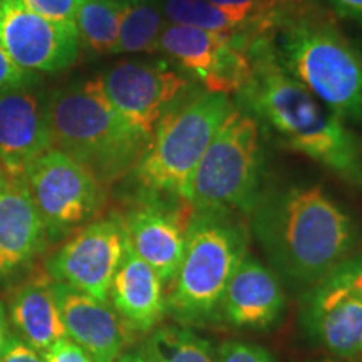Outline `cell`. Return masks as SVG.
Here are the masks:
<instances>
[{"mask_svg":"<svg viewBox=\"0 0 362 362\" xmlns=\"http://www.w3.org/2000/svg\"><path fill=\"white\" fill-rule=\"evenodd\" d=\"M270 269L305 293L359 248V226L327 189L310 181H267L247 215Z\"/></svg>","mask_w":362,"mask_h":362,"instance_id":"cell-1","label":"cell"},{"mask_svg":"<svg viewBox=\"0 0 362 362\" xmlns=\"http://www.w3.org/2000/svg\"><path fill=\"white\" fill-rule=\"evenodd\" d=\"M250 74L235 104L280 143L362 189V138L284 69L272 39L248 47Z\"/></svg>","mask_w":362,"mask_h":362,"instance_id":"cell-2","label":"cell"},{"mask_svg":"<svg viewBox=\"0 0 362 362\" xmlns=\"http://www.w3.org/2000/svg\"><path fill=\"white\" fill-rule=\"evenodd\" d=\"M280 64L344 123H362V51L325 6L282 22L272 35Z\"/></svg>","mask_w":362,"mask_h":362,"instance_id":"cell-3","label":"cell"},{"mask_svg":"<svg viewBox=\"0 0 362 362\" xmlns=\"http://www.w3.org/2000/svg\"><path fill=\"white\" fill-rule=\"evenodd\" d=\"M247 216L192 211L178 274L168 287L166 314L185 327L220 324V304L235 270L250 252Z\"/></svg>","mask_w":362,"mask_h":362,"instance_id":"cell-4","label":"cell"},{"mask_svg":"<svg viewBox=\"0 0 362 362\" xmlns=\"http://www.w3.org/2000/svg\"><path fill=\"white\" fill-rule=\"evenodd\" d=\"M52 148L83 165L104 187L131 175L149 138L117 112L94 79L49 94Z\"/></svg>","mask_w":362,"mask_h":362,"instance_id":"cell-5","label":"cell"},{"mask_svg":"<svg viewBox=\"0 0 362 362\" xmlns=\"http://www.w3.org/2000/svg\"><path fill=\"white\" fill-rule=\"evenodd\" d=\"M233 106L226 94L203 90L166 112L131 171L138 197L185 202L198 163Z\"/></svg>","mask_w":362,"mask_h":362,"instance_id":"cell-6","label":"cell"},{"mask_svg":"<svg viewBox=\"0 0 362 362\" xmlns=\"http://www.w3.org/2000/svg\"><path fill=\"white\" fill-rule=\"evenodd\" d=\"M267 183V133L237 104L216 131L189 180L192 211L247 216Z\"/></svg>","mask_w":362,"mask_h":362,"instance_id":"cell-7","label":"cell"},{"mask_svg":"<svg viewBox=\"0 0 362 362\" xmlns=\"http://www.w3.org/2000/svg\"><path fill=\"white\" fill-rule=\"evenodd\" d=\"M24 178L49 243L62 242L98 220L106 206L107 188L56 148L39 156L27 168Z\"/></svg>","mask_w":362,"mask_h":362,"instance_id":"cell-8","label":"cell"},{"mask_svg":"<svg viewBox=\"0 0 362 362\" xmlns=\"http://www.w3.org/2000/svg\"><path fill=\"white\" fill-rule=\"evenodd\" d=\"M115 110L139 133L151 138L161 117L188 98L197 84L168 61L131 59L94 79Z\"/></svg>","mask_w":362,"mask_h":362,"instance_id":"cell-9","label":"cell"},{"mask_svg":"<svg viewBox=\"0 0 362 362\" xmlns=\"http://www.w3.org/2000/svg\"><path fill=\"white\" fill-rule=\"evenodd\" d=\"M250 45L235 35L168 24L158 52L203 90L232 96L250 74Z\"/></svg>","mask_w":362,"mask_h":362,"instance_id":"cell-10","label":"cell"},{"mask_svg":"<svg viewBox=\"0 0 362 362\" xmlns=\"http://www.w3.org/2000/svg\"><path fill=\"white\" fill-rule=\"evenodd\" d=\"M126 247L121 216L98 218L64 240L45 262V274L52 282L110 304L111 284Z\"/></svg>","mask_w":362,"mask_h":362,"instance_id":"cell-11","label":"cell"},{"mask_svg":"<svg viewBox=\"0 0 362 362\" xmlns=\"http://www.w3.org/2000/svg\"><path fill=\"white\" fill-rule=\"evenodd\" d=\"M0 47L27 72H61L78 61L81 42L74 24L52 22L21 0H0Z\"/></svg>","mask_w":362,"mask_h":362,"instance_id":"cell-12","label":"cell"},{"mask_svg":"<svg viewBox=\"0 0 362 362\" xmlns=\"http://www.w3.org/2000/svg\"><path fill=\"white\" fill-rule=\"evenodd\" d=\"M192 208L185 202L138 197L121 216L133 250L170 287L178 274L187 245V225Z\"/></svg>","mask_w":362,"mask_h":362,"instance_id":"cell-13","label":"cell"},{"mask_svg":"<svg viewBox=\"0 0 362 362\" xmlns=\"http://www.w3.org/2000/svg\"><path fill=\"white\" fill-rule=\"evenodd\" d=\"M49 94L39 79L0 90V170L8 178L24 176L52 149Z\"/></svg>","mask_w":362,"mask_h":362,"instance_id":"cell-14","label":"cell"},{"mask_svg":"<svg viewBox=\"0 0 362 362\" xmlns=\"http://www.w3.org/2000/svg\"><path fill=\"white\" fill-rule=\"evenodd\" d=\"M67 337L96 362H116L133 341L134 330L107 302L96 300L64 284L52 282Z\"/></svg>","mask_w":362,"mask_h":362,"instance_id":"cell-15","label":"cell"},{"mask_svg":"<svg viewBox=\"0 0 362 362\" xmlns=\"http://www.w3.org/2000/svg\"><path fill=\"white\" fill-rule=\"evenodd\" d=\"M284 312L282 280L248 252L221 298L218 322L240 330H265L277 325Z\"/></svg>","mask_w":362,"mask_h":362,"instance_id":"cell-16","label":"cell"},{"mask_svg":"<svg viewBox=\"0 0 362 362\" xmlns=\"http://www.w3.org/2000/svg\"><path fill=\"white\" fill-rule=\"evenodd\" d=\"M302 324L309 336L339 357L362 354V302L324 279L302 293Z\"/></svg>","mask_w":362,"mask_h":362,"instance_id":"cell-17","label":"cell"},{"mask_svg":"<svg viewBox=\"0 0 362 362\" xmlns=\"http://www.w3.org/2000/svg\"><path fill=\"white\" fill-rule=\"evenodd\" d=\"M47 235L24 176L0 189V279L11 277L47 245Z\"/></svg>","mask_w":362,"mask_h":362,"instance_id":"cell-18","label":"cell"},{"mask_svg":"<svg viewBox=\"0 0 362 362\" xmlns=\"http://www.w3.org/2000/svg\"><path fill=\"white\" fill-rule=\"evenodd\" d=\"M110 304L134 332H153L166 315L161 279L129 242L112 279Z\"/></svg>","mask_w":362,"mask_h":362,"instance_id":"cell-19","label":"cell"},{"mask_svg":"<svg viewBox=\"0 0 362 362\" xmlns=\"http://www.w3.org/2000/svg\"><path fill=\"white\" fill-rule=\"evenodd\" d=\"M8 319L17 330V336L40 354H44L59 339L67 337L56 297L52 293V280L47 274L35 275L12 292L8 302Z\"/></svg>","mask_w":362,"mask_h":362,"instance_id":"cell-20","label":"cell"},{"mask_svg":"<svg viewBox=\"0 0 362 362\" xmlns=\"http://www.w3.org/2000/svg\"><path fill=\"white\" fill-rule=\"evenodd\" d=\"M121 4L123 13L115 54H156L163 30L168 25L161 0H121Z\"/></svg>","mask_w":362,"mask_h":362,"instance_id":"cell-21","label":"cell"},{"mask_svg":"<svg viewBox=\"0 0 362 362\" xmlns=\"http://www.w3.org/2000/svg\"><path fill=\"white\" fill-rule=\"evenodd\" d=\"M121 13V0H83L74 17L81 45L96 56L115 54Z\"/></svg>","mask_w":362,"mask_h":362,"instance_id":"cell-22","label":"cell"},{"mask_svg":"<svg viewBox=\"0 0 362 362\" xmlns=\"http://www.w3.org/2000/svg\"><path fill=\"white\" fill-rule=\"evenodd\" d=\"M144 344L161 362H218L215 347L185 325L156 327Z\"/></svg>","mask_w":362,"mask_h":362,"instance_id":"cell-23","label":"cell"},{"mask_svg":"<svg viewBox=\"0 0 362 362\" xmlns=\"http://www.w3.org/2000/svg\"><path fill=\"white\" fill-rule=\"evenodd\" d=\"M161 7L168 24L235 35L252 44V39L248 37L245 30L208 0H161Z\"/></svg>","mask_w":362,"mask_h":362,"instance_id":"cell-24","label":"cell"},{"mask_svg":"<svg viewBox=\"0 0 362 362\" xmlns=\"http://www.w3.org/2000/svg\"><path fill=\"white\" fill-rule=\"evenodd\" d=\"M226 17L245 30L252 42L272 39L279 25V16L270 0H208Z\"/></svg>","mask_w":362,"mask_h":362,"instance_id":"cell-25","label":"cell"},{"mask_svg":"<svg viewBox=\"0 0 362 362\" xmlns=\"http://www.w3.org/2000/svg\"><path fill=\"white\" fill-rule=\"evenodd\" d=\"M21 2L44 19L74 24L76 12L83 0H21Z\"/></svg>","mask_w":362,"mask_h":362,"instance_id":"cell-26","label":"cell"},{"mask_svg":"<svg viewBox=\"0 0 362 362\" xmlns=\"http://www.w3.org/2000/svg\"><path fill=\"white\" fill-rule=\"evenodd\" d=\"M325 279L332 280L349 296L362 302V253L356 252Z\"/></svg>","mask_w":362,"mask_h":362,"instance_id":"cell-27","label":"cell"},{"mask_svg":"<svg viewBox=\"0 0 362 362\" xmlns=\"http://www.w3.org/2000/svg\"><path fill=\"white\" fill-rule=\"evenodd\" d=\"M216 352L218 362H275L264 347L243 341H225Z\"/></svg>","mask_w":362,"mask_h":362,"instance_id":"cell-28","label":"cell"},{"mask_svg":"<svg viewBox=\"0 0 362 362\" xmlns=\"http://www.w3.org/2000/svg\"><path fill=\"white\" fill-rule=\"evenodd\" d=\"M0 362H44V357L21 336L8 334L0 352Z\"/></svg>","mask_w":362,"mask_h":362,"instance_id":"cell-29","label":"cell"},{"mask_svg":"<svg viewBox=\"0 0 362 362\" xmlns=\"http://www.w3.org/2000/svg\"><path fill=\"white\" fill-rule=\"evenodd\" d=\"M44 362H96L69 337L59 339L42 354Z\"/></svg>","mask_w":362,"mask_h":362,"instance_id":"cell-30","label":"cell"},{"mask_svg":"<svg viewBox=\"0 0 362 362\" xmlns=\"http://www.w3.org/2000/svg\"><path fill=\"white\" fill-rule=\"evenodd\" d=\"M35 79H39L37 74L27 72L24 69H21V67H17L11 59L7 57V54L2 51V47H0V90L19 88V86L29 84Z\"/></svg>","mask_w":362,"mask_h":362,"instance_id":"cell-31","label":"cell"},{"mask_svg":"<svg viewBox=\"0 0 362 362\" xmlns=\"http://www.w3.org/2000/svg\"><path fill=\"white\" fill-rule=\"evenodd\" d=\"M270 2L275 7V11H277L279 25L285 21L292 19V17L302 16V13L324 6L320 0H270Z\"/></svg>","mask_w":362,"mask_h":362,"instance_id":"cell-32","label":"cell"},{"mask_svg":"<svg viewBox=\"0 0 362 362\" xmlns=\"http://www.w3.org/2000/svg\"><path fill=\"white\" fill-rule=\"evenodd\" d=\"M334 13L362 25V0H327Z\"/></svg>","mask_w":362,"mask_h":362,"instance_id":"cell-33","label":"cell"},{"mask_svg":"<svg viewBox=\"0 0 362 362\" xmlns=\"http://www.w3.org/2000/svg\"><path fill=\"white\" fill-rule=\"evenodd\" d=\"M116 362H161V361L158 359V356L155 354V352L149 349L146 344L143 342L139 347L124 351Z\"/></svg>","mask_w":362,"mask_h":362,"instance_id":"cell-34","label":"cell"},{"mask_svg":"<svg viewBox=\"0 0 362 362\" xmlns=\"http://www.w3.org/2000/svg\"><path fill=\"white\" fill-rule=\"evenodd\" d=\"M8 336V317H7V307L4 302H0V352H2L4 344Z\"/></svg>","mask_w":362,"mask_h":362,"instance_id":"cell-35","label":"cell"},{"mask_svg":"<svg viewBox=\"0 0 362 362\" xmlns=\"http://www.w3.org/2000/svg\"><path fill=\"white\" fill-rule=\"evenodd\" d=\"M6 180H7V175L4 173L2 170H0V189H2V187H4V183H6Z\"/></svg>","mask_w":362,"mask_h":362,"instance_id":"cell-36","label":"cell"},{"mask_svg":"<svg viewBox=\"0 0 362 362\" xmlns=\"http://www.w3.org/2000/svg\"><path fill=\"white\" fill-rule=\"evenodd\" d=\"M319 362H336V361H329V359H324V361H319Z\"/></svg>","mask_w":362,"mask_h":362,"instance_id":"cell-37","label":"cell"}]
</instances>
